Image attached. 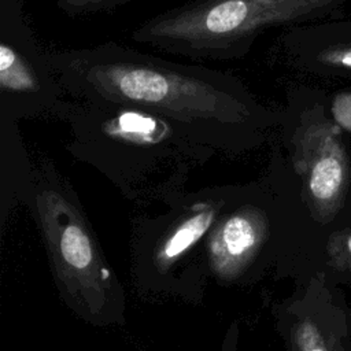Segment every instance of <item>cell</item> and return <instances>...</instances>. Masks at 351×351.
<instances>
[{"label":"cell","mask_w":351,"mask_h":351,"mask_svg":"<svg viewBox=\"0 0 351 351\" xmlns=\"http://www.w3.org/2000/svg\"><path fill=\"white\" fill-rule=\"evenodd\" d=\"M332 111L336 122L351 132V93L336 96L333 100Z\"/></svg>","instance_id":"obj_11"},{"label":"cell","mask_w":351,"mask_h":351,"mask_svg":"<svg viewBox=\"0 0 351 351\" xmlns=\"http://www.w3.org/2000/svg\"><path fill=\"white\" fill-rule=\"evenodd\" d=\"M325 63L336 64L340 67L351 69V49H336V51H328L322 56Z\"/></svg>","instance_id":"obj_12"},{"label":"cell","mask_w":351,"mask_h":351,"mask_svg":"<svg viewBox=\"0 0 351 351\" xmlns=\"http://www.w3.org/2000/svg\"><path fill=\"white\" fill-rule=\"evenodd\" d=\"M339 0H192L143 22L132 38L195 59H237L267 29L329 11Z\"/></svg>","instance_id":"obj_2"},{"label":"cell","mask_w":351,"mask_h":351,"mask_svg":"<svg viewBox=\"0 0 351 351\" xmlns=\"http://www.w3.org/2000/svg\"><path fill=\"white\" fill-rule=\"evenodd\" d=\"M296 170L304 180V202L313 221L332 223L341 213L348 189V162L328 123H311L296 136Z\"/></svg>","instance_id":"obj_5"},{"label":"cell","mask_w":351,"mask_h":351,"mask_svg":"<svg viewBox=\"0 0 351 351\" xmlns=\"http://www.w3.org/2000/svg\"><path fill=\"white\" fill-rule=\"evenodd\" d=\"M36 210L59 287L77 307L97 315L108 303L112 276L85 218L53 189L37 195Z\"/></svg>","instance_id":"obj_3"},{"label":"cell","mask_w":351,"mask_h":351,"mask_svg":"<svg viewBox=\"0 0 351 351\" xmlns=\"http://www.w3.org/2000/svg\"><path fill=\"white\" fill-rule=\"evenodd\" d=\"M129 0H56L58 7L67 15H82L110 10Z\"/></svg>","instance_id":"obj_10"},{"label":"cell","mask_w":351,"mask_h":351,"mask_svg":"<svg viewBox=\"0 0 351 351\" xmlns=\"http://www.w3.org/2000/svg\"><path fill=\"white\" fill-rule=\"evenodd\" d=\"M0 85L14 93H32L40 89V81L29 62L11 45H0Z\"/></svg>","instance_id":"obj_9"},{"label":"cell","mask_w":351,"mask_h":351,"mask_svg":"<svg viewBox=\"0 0 351 351\" xmlns=\"http://www.w3.org/2000/svg\"><path fill=\"white\" fill-rule=\"evenodd\" d=\"M277 318L287 351H351V303L321 271L278 307Z\"/></svg>","instance_id":"obj_4"},{"label":"cell","mask_w":351,"mask_h":351,"mask_svg":"<svg viewBox=\"0 0 351 351\" xmlns=\"http://www.w3.org/2000/svg\"><path fill=\"white\" fill-rule=\"evenodd\" d=\"M269 233V218L256 206L245 204L221 218L207 240L213 273L228 281L240 277L267 241Z\"/></svg>","instance_id":"obj_6"},{"label":"cell","mask_w":351,"mask_h":351,"mask_svg":"<svg viewBox=\"0 0 351 351\" xmlns=\"http://www.w3.org/2000/svg\"><path fill=\"white\" fill-rule=\"evenodd\" d=\"M317 271L332 284L351 291V225L333 229L322 240Z\"/></svg>","instance_id":"obj_8"},{"label":"cell","mask_w":351,"mask_h":351,"mask_svg":"<svg viewBox=\"0 0 351 351\" xmlns=\"http://www.w3.org/2000/svg\"><path fill=\"white\" fill-rule=\"evenodd\" d=\"M69 88L92 100L137 107L176 121L241 126L258 104L239 82L211 70L106 45L56 59Z\"/></svg>","instance_id":"obj_1"},{"label":"cell","mask_w":351,"mask_h":351,"mask_svg":"<svg viewBox=\"0 0 351 351\" xmlns=\"http://www.w3.org/2000/svg\"><path fill=\"white\" fill-rule=\"evenodd\" d=\"M221 202L195 203L162 237L155 250V265L160 271L170 269L215 223Z\"/></svg>","instance_id":"obj_7"}]
</instances>
